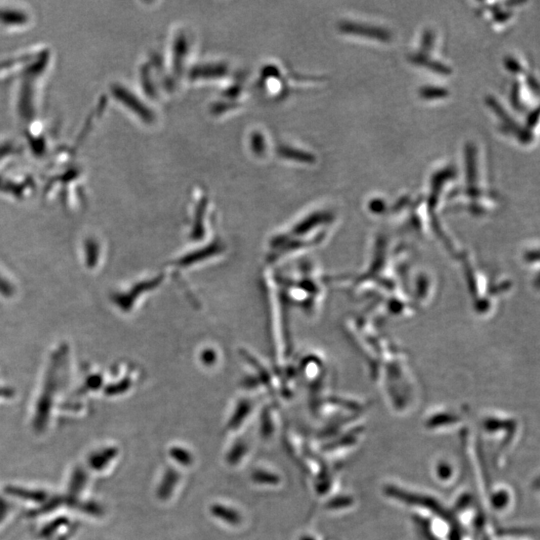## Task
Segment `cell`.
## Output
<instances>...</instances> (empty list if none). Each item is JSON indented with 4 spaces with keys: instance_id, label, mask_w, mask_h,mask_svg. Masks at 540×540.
Wrapping results in <instances>:
<instances>
[{
    "instance_id": "1",
    "label": "cell",
    "mask_w": 540,
    "mask_h": 540,
    "mask_svg": "<svg viewBox=\"0 0 540 540\" xmlns=\"http://www.w3.org/2000/svg\"><path fill=\"white\" fill-rule=\"evenodd\" d=\"M213 513L219 518L224 519V521L229 522L231 524H236L239 521V516L235 511L222 507V506H215L213 507Z\"/></svg>"
}]
</instances>
